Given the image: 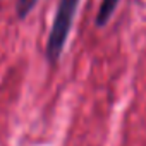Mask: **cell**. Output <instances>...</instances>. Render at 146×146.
Returning a JSON list of instances; mask_svg holds the SVG:
<instances>
[{"mask_svg": "<svg viewBox=\"0 0 146 146\" xmlns=\"http://www.w3.org/2000/svg\"><path fill=\"white\" fill-rule=\"evenodd\" d=\"M79 4H81V0H58L57 12L52 23V29H50L48 40L45 45V57L50 65H57L64 53V48H65L72 23H74V17L78 14Z\"/></svg>", "mask_w": 146, "mask_h": 146, "instance_id": "cell-1", "label": "cell"}, {"mask_svg": "<svg viewBox=\"0 0 146 146\" xmlns=\"http://www.w3.org/2000/svg\"><path fill=\"white\" fill-rule=\"evenodd\" d=\"M119 2L120 0H102L100 7H98V12H96V17H95V26L96 28H105L110 23L112 16L117 11Z\"/></svg>", "mask_w": 146, "mask_h": 146, "instance_id": "cell-2", "label": "cell"}, {"mask_svg": "<svg viewBox=\"0 0 146 146\" xmlns=\"http://www.w3.org/2000/svg\"><path fill=\"white\" fill-rule=\"evenodd\" d=\"M40 0H16V16L19 21H24L31 12L33 9L36 7V4Z\"/></svg>", "mask_w": 146, "mask_h": 146, "instance_id": "cell-3", "label": "cell"}]
</instances>
